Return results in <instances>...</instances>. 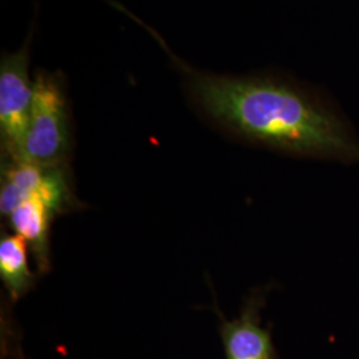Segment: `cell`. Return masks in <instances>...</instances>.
Instances as JSON below:
<instances>
[{"mask_svg": "<svg viewBox=\"0 0 359 359\" xmlns=\"http://www.w3.org/2000/svg\"><path fill=\"white\" fill-rule=\"evenodd\" d=\"M0 277L13 299L20 298L34 283L35 278L28 266L26 241L18 234L1 237Z\"/></svg>", "mask_w": 359, "mask_h": 359, "instance_id": "8992f818", "label": "cell"}, {"mask_svg": "<svg viewBox=\"0 0 359 359\" xmlns=\"http://www.w3.org/2000/svg\"><path fill=\"white\" fill-rule=\"evenodd\" d=\"M34 100L26 51L3 56L0 65V135L11 161H19L26 140Z\"/></svg>", "mask_w": 359, "mask_h": 359, "instance_id": "3957f363", "label": "cell"}, {"mask_svg": "<svg viewBox=\"0 0 359 359\" xmlns=\"http://www.w3.org/2000/svg\"><path fill=\"white\" fill-rule=\"evenodd\" d=\"M222 339L228 359H271L269 334L258 325L253 308L222 325Z\"/></svg>", "mask_w": 359, "mask_h": 359, "instance_id": "5b68a950", "label": "cell"}, {"mask_svg": "<svg viewBox=\"0 0 359 359\" xmlns=\"http://www.w3.org/2000/svg\"><path fill=\"white\" fill-rule=\"evenodd\" d=\"M192 92L213 120L248 139L294 154H359L334 117L281 83L194 75Z\"/></svg>", "mask_w": 359, "mask_h": 359, "instance_id": "6da1fadb", "label": "cell"}, {"mask_svg": "<svg viewBox=\"0 0 359 359\" xmlns=\"http://www.w3.org/2000/svg\"><path fill=\"white\" fill-rule=\"evenodd\" d=\"M69 132L65 95L56 80L40 74L34 81V100L19 161L41 167L60 165L68 154Z\"/></svg>", "mask_w": 359, "mask_h": 359, "instance_id": "7a4b0ae2", "label": "cell"}, {"mask_svg": "<svg viewBox=\"0 0 359 359\" xmlns=\"http://www.w3.org/2000/svg\"><path fill=\"white\" fill-rule=\"evenodd\" d=\"M53 212L40 198L32 196L25 200L8 216L15 234L31 248L39 269L50 266V222Z\"/></svg>", "mask_w": 359, "mask_h": 359, "instance_id": "277c9868", "label": "cell"}]
</instances>
